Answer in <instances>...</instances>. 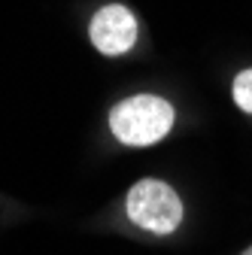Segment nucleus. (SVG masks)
I'll return each instance as SVG.
<instances>
[{
    "label": "nucleus",
    "instance_id": "5",
    "mask_svg": "<svg viewBox=\"0 0 252 255\" xmlns=\"http://www.w3.org/2000/svg\"><path fill=\"white\" fill-rule=\"evenodd\" d=\"M243 255H252V246H249V249H246V252H243Z\"/></svg>",
    "mask_w": 252,
    "mask_h": 255
},
{
    "label": "nucleus",
    "instance_id": "1",
    "mask_svg": "<svg viewBox=\"0 0 252 255\" xmlns=\"http://www.w3.org/2000/svg\"><path fill=\"white\" fill-rule=\"evenodd\" d=\"M110 128L125 146H152L173 128V107L155 94H137L113 107Z\"/></svg>",
    "mask_w": 252,
    "mask_h": 255
},
{
    "label": "nucleus",
    "instance_id": "4",
    "mask_svg": "<svg viewBox=\"0 0 252 255\" xmlns=\"http://www.w3.org/2000/svg\"><path fill=\"white\" fill-rule=\"evenodd\" d=\"M234 101L243 113H252V70H243L234 79Z\"/></svg>",
    "mask_w": 252,
    "mask_h": 255
},
{
    "label": "nucleus",
    "instance_id": "2",
    "mask_svg": "<svg viewBox=\"0 0 252 255\" xmlns=\"http://www.w3.org/2000/svg\"><path fill=\"white\" fill-rule=\"evenodd\" d=\"M128 216L134 225L152 234H170L182 222V201L161 179H140L128 191Z\"/></svg>",
    "mask_w": 252,
    "mask_h": 255
},
{
    "label": "nucleus",
    "instance_id": "3",
    "mask_svg": "<svg viewBox=\"0 0 252 255\" xmlns=\"http://www.w3.org/2000/svg\"><path fill=\"white\" fill-rule=\"evenodd\" d=\"M88 37L101 55H125L137 43V18L128 6L110 3L91 18Z\"/></svg>",
    "mask_w": 252,
    "mask_h": 255
}]
</instances>
